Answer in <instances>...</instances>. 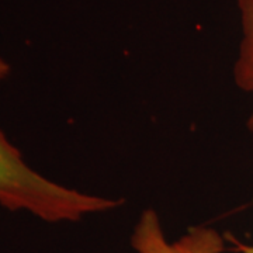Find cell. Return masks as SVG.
<instances>
[{
    "label": "cell",
    "instance_id": "obj_3",
    "mask_svg": "<svg viewBox=\"0 0 253 253\" xmlns=\"http://www.w3.org/2000/svg\"><path fill=\"white\" fill-rule=\"evenodd\" d=\"M242 24V40L238 59L234 66V78L241 90L253 96V0H238ZM248 128L253 132V113L248 120Z\"/></svg>",
    "mask_w": 253,
    "mask_h": 253
},
{
    "label": "cell",
    "instance_id": "obj_5",
    "mask_svg": "<svg viewBox=\"0 0 253 253\" xmlns=\"http://www.w3.org/2000/svg\"><path fill=\"white\" fill-rule=\"evenodd\" d=\"M238 251L241 253H253V245H242V244H238Z\"/></svg>",
    "mask_w": 253,
    "mask_h": 253
},
{
    "label": "cell",
    "instance_id": "obj_1",
    "mask_svg": "<svg viewBox=\"0 0 253 253\" xmlns=\"http://www.w3.org/2000/svg\"><path fill=\"white\" fill-rule=\"evenodd\" d=\"M0 204L10 211H28L46 222H75L114 210L123 200L82 193L46 179L23 161L0 131Z\"/></svg>",
    "mask_w": 253,
    "mask_h": 253
},
{
    "label": "cell",
    "instance_id": "obj_2",
    "mask_svg": "<svg viewBox=\"0 0 253 253\" xmlns=\"http://www.w3.org/2000/svg\"><path fill=\"white\" fill-rule=\"evenodd\" d=\"M131 245L136 253H222L225 244L219 232L199 225L169 242L163 232L161 218L154 210H145L135 224Z\"/></svg>",
    "mask_w": 253,
    "mask_h": 253
},
{
    "label": "cell",
    "instance_id": "obj_4",
    "mask_svg": "<svg viewBox=\"0 0 253 253\" xmlns=\"http://www.w3.org/2000/svg\"><path fill=\"white\" fill-rule=\"evenodd\" d=\"M10 73V65L0 56V79H4Z\"/></svg>",
    "mask_w": 253,
    "mask_h": 253
}]
</instances>
